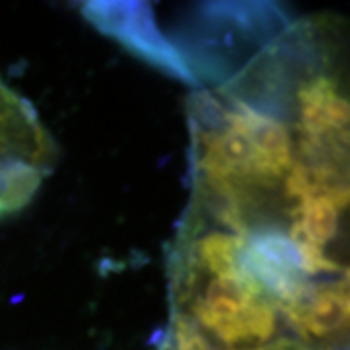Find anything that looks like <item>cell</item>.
I'll use <instances>...</instances> for the list:
<instances>
[{"label":"cell","instance_id":"cell-7","mask_svg":"<svg viewBox=\"0 0 350 350\" xmlns=\"http://www.w3.org/2000/svg\"><path fill=\"white\" fill-rule=\"evenodd\" d=\"M245 350H269V349H265V347H261V349H245Z\"/></svg>","mask_w":350,"mask_h":350},{"label":"cell","instance_id":"cell-1","mask_svg":"<svg viewBox=\"0 0 350 350\" xmlns=\"http://www.w3.org/2000/svg\"><path fill=\"white\" fill-rule=\"evenodd\" d=\"M29 121L22 103L0 82V218L25 206L41 185V170L31 160Z\"/></svg>","mask_w":350,"mask_h":350},{"label":"cell","instance_id":"cell-2","mask_svg":"<svg viewBox=\"0 0 350 350\" xmlns=\"http://www.w3.org/2000/svg\"><path fill=\"white\" fill-rule=\"evenodd\" d=\"M226 125L236 129L250 138L261 181H275L290 172L294 165L292 156V137L282 123L273 117L261 115L243 101H236V109L224 111Z\"/></svg>","mask_w":350,"mask_h":350},{"label":"cell","instance_id":"cell-4","mask_svg":"<svg viewBox=\"0 0 350 350\" xmlns=\"http://www.w3.org/2000/svg\"><path fill=\"white\" fill-rule=\"evenodd\" d=\"M301 337L331 338L349 323V290L338 282L335 288H321L306 300L284 310Z\"/></svg>","mask_w":350,"mask_h":350},{"label":"cell","instance_id":"cell-5","mask_svg":"<svg viewBox=\"0 0 350 350\" xmlns=\"http://www.w3.org/2000/svg\"><path fill=\"white\" fill-rule=\"evenodd\" d=\"M347 202H349L347 189L313 195L300 200L296 206V222L292 228H296L304 238L310 239L317 247H323L337 236L340 208H345Z\"/></svg>","mask_w":350,"mask_h":350},{"label":"cell","instance_id":"cell-3","mask_svg":"<svg viewBox=\"0 0 350 350\" xmlns=\"http://www.w3.org/2000/svg\"><path fill=\"white\" fill-rule=\"evenodd\" d=\"M298 129L313 146H325V138L342 140L349 126V101L327 76H317L298 90Z\"/></svg>","mask_w":350,"mask_h":350},{"label":"cell","instance_id":"cell-6","mask_svg":"<svg viewBox=\"0 0 350 350\" xmlns=\"http://www.w3.org/2000/svg\"><path fill=\"white\" fill-rule=\"evenodd\" d=\"M245 245V234L216 230L195 241L191 250V267L214 276L241 273L239 257Z\"/></svg>","mask_w":350,"mask_h":350}]
</instances>
